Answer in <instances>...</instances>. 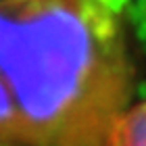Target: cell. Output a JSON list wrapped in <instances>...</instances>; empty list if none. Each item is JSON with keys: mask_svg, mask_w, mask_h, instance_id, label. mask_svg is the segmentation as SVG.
I'll return each mask as SVG.
<instances>
[{"mask_svg": "<svg viewBox=\"0 0 146 146\" xmlns=\"http://www.w3.org/2000/svg\"><path fill=\"white\" fill-rule=\"evenodd\" d=\"M134 94L109 0H0V146H104Z\"/></svg>", "mask_w": 146, "mask_h": 146, "instance_id": "obj_1", "label": "cell"}, {"mask_svg": "<svg viewBox=\"0 0 146 146\" xmlns=\"http://www.w3.org/2000/svg\"><path fill=\"white\" fill-rule=\"evenodd\" d=\"M104 146H146V98L117 119Z\"/></svg>", "mask_w": 146, "mask_h": 146, "instance_id": "obj_2", "label": "cell"}]
</instances>
